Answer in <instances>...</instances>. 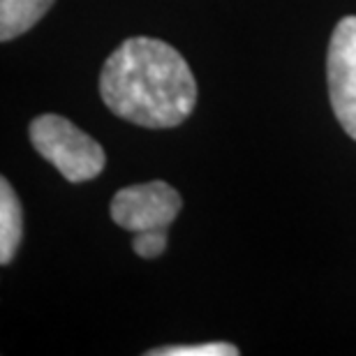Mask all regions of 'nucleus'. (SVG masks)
I'll use <instances>...</instances> for the list:
<instances>
[{"mask_svg": "<svg viewBox=\"0 0 356 356\" xmlns=\"http://www.w3.org/2000/svg\"><path fill=\"white\" fill-rule=\"evenodd\" d=\"M99 95L116 116L165 130L181 125L195 109L197 81L172 44L155 38H130L106 58Z\"/></svg>", "mask_w": 356, "mask_h": 356, "instance_id": "nucleus-1", "label": "nucleus"}, {"mask_svg": "<svg viewBox=\"0 0 356 356\" xmlns=\"http://www.w3.org/2000/svg\"><path fill=\"white\" fill-rule=\"evenodd\" d=\"M31 144L42 158L58 169L70 183L92 181L102 174L106 155L102 146L67 118L44 113L28 127Z\"/></svg>", "mask_w": 356, "mask_h": 356, "instance_id": "nucleus-2", "label": "nucleus"}, {"mask_svg": "<svg viewBox=\"0 0 356 356\" xmlns=\"http://www.w3.org/2000/svg\"><path fill=\"white\" fill-rule=\"evenodd\" d=\"M181 211V195L165 181L118 190L111 199V218L127 232L167 229Z\"/></svg>", "mask_w": 356, "mask_h": 356, "instance_id": "nucleus-3", "label": "nucleus"}, {"mask_svg": "<svg viewBox=\"0 0 356 356\" xmlns=\"http://www.w3.org/2000/svg\"><path fill=\"white\" fill-rule=\"evenodd\" d=\"M329 97L343 130L356 139V17L338 21L329 42Z\"/></svg>", "mask_w": 356, "mask_h": 356, "instance_id": "nucleus-4", "label": "nucleus"}, {"mask_svg": "<svg viewBox=\"0 0 356 356\" xmlns=\"http://www.w3.org/2000/svg\"><path fill=\"white\" fill-rule=\"evenodd\" d=\"M24 238V211L7 178L0 181V264H10Z\"/></svg>", "mask_w": 356, "mask_h": 356, "instance_id": "nucleus-5", "label": "nucleus"}, {"mask_svg": "<svg viewBox=\"0 0 356 356\" xmlns=\"http://www.w3.org/2000/svg\"><path fill=\"white\" fill-rule=\"evenodd\" d=\"M51 5L54 0H0V40L10 42L31 31Z\"/></svg>", "mask_w": 356, "mask_h": 356, "instance_id": "nucleus-6", "label": "nucleus"}, {"mask_svg": "<svg viewBox=\"0 0 356 356\" xmlns=\"http://www.w3.org/2000/svg\"><path fill=\"white\" fill-rule=\"evenodd\" d=\"M148 356H236L238 350L229 343H204V345H169L148 350Z\"/></svg>", "mask_w": 356, "mask_h": 356, "instance_id": "nucleus-7", "label": "nucleus"}, {"mask_svg": "<svg viewBox=\"0 0 356 356\" xmlns=\"http://www.w3.org/2000/svg\"><path fill=\"white\" fill-rule=\"evenodd\" d=\"M132 248L139 257L155 259L167 250V234H165V229L137 232V236H134V241H132Z\"/></svg>", "mask_w": 356, "mask_h": 356, "instance_id": "nucleus-8", "label": "nucleus"}]
</instances>
